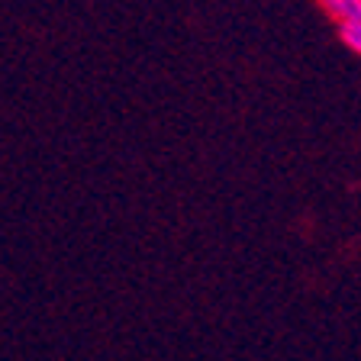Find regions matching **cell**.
<instances>
[{"label":"cell","instance_id":"cell-1","mask_svg":"<svg viewBox=\"0 0 361 361\" xmlns=\"http://www.w3.org/2000/svg\"><path fill=\"white\" fill-rule=\"evenodd\" d=\"M316 4L323 7V13L329 16L336 26L361 20V0H316Z\"/></svg>","mask_w":361,"mask_h":361},{"label":"cell","instance_id":"cell-2","mask_svg":"<svg viewBox=\"0 0 361 361\" xmlns=\"http://www.w3.org/2000/svg\"><path fill=\"white\" fill-rule=\"evenodd\" d=\"M336 30H338V39H342V45H345L348 52L361 55V20L342 23V26H336Z\"/></svg>","mask_w":361,"mask_h":361}]
</instances>
